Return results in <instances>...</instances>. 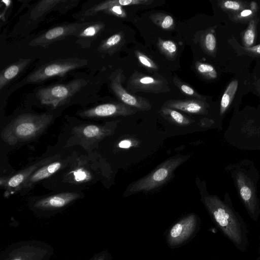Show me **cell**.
Segmentation results:
<instances>
[{"label": "cell", "instance_id": "1", "mask_svg": "<svg viewBox=\"0 0 260 260\" xmlns=\"http://www.w3.org/2000/svg\"><path fill=\"white\" fill-rule=\"evenodd\" d=\"M203 203L213 221L223 235L241 252L247 249L248 230L240 213L233 207L231 200L225 193L224 200L215 194H207Z\"/></svg>", "mask_w": 260, "mask_h": 260}, {"label": "cell", "instance_id": "2", "mask_svg": "<svg viewBox=\"0 0 260 260\" xmlns=\"http://www.w3.org/2000/svg\"><path fill=\"white\" fill-rule=\"evenodd\" d=\"M225 170L230 174L239 199L250 218L257 221L260 214L257 194L259 176L254 165L249 160H243L227 166Z\"/></svg>", "mask_w": 260, "mask_h": 260}, {"label": "cell", "instance_id": "3", "mask_svg": "<svg viewBox=\"0 0 260 260\" xmlns=\"http://www.w3.org/2000/svg\"><path fill=\"white\" fill-rule=\"evenodd\" d=\"M52 118V115L46 114L20 115L3 129L1 138L11 145L33 140L43 132Z\"/></svg>", "mask_w": 260, "mask_h": 260}, {"label": "cell", "instance_id": "4", "mask_svg": "<svg viewBox=\"0 0 260 260\" xmlns=\"http://www.w3.org/2000/svg\"><path fill=\"white\" fill-rule=\"evenodd\" d=\"M188 157L177 155L166 160L149 174L134 182L129 187L128 193L149 191L160 187L169 180L174 171Z\"/></svg>", "mask_w": 260, "mask_h": 260}, {"label": "cell", "instance_id": "5", "mask_svg": "<svg viewBox=\"0 0 260 260\" xmlns=\"http://www.w3.org/2000/svg\"><path fill=\"white\" fill-rule=\"evenodd\" d=\"M87 83L83 79H76L66 83L41 88L36 95L42 104L56 108L66 104Z\"/></svg>", "mask_w": 260, "mask_h": 260}, {"label": "cell", "instance_id": "6", "mask_svg": "<svg viewBox=\"0 0 260 260\" xmlns=\"http://www.w3.org/2000/svg\"><path fill=\"white\" fill-rule=\"evenodd\" d=\"M87 60L77 57L52 60L31 72L26 78L27 83H41L56 76H63L68 72L83 67Z\"/></svg>", "mask_w": 260, "mask_h": 260}, {"label": "cell", "instance_id": "7", "mask_svg": "<svg viewBox=\"0 0 260 260\" xmlns=\"http://www.w3.org/2000/svg\"><path fill=\"white\" fill-rule=\"evenodd\" d=\"M200 226V219L195 213L184 216L166 231L167 245L171 248H176L186 244L194 238Z\"/></svg>", "mask_w": 260, "mask_h": 260}, {"label": "cell", "instance_id": "8", "mask_svg": "<svg viewBox=\"0 0 260 260\" xmlns=\"http://www.w3.org/2000/svg\"><path fill=\"white\" fill-rule=\"evenodd\" d=\"M118 121L108 122L104 125L84 124L74 127V136L85 148L89 149L98 142L111 135Z\"/></svg>", "mask_w": 260, "mask_h": 260}, {"label": "cell", "instance_id": "9", "mask_svg": "<svg viewBox=\"0 0 260 260\" xmlns=\"http://www.w3.org/2000/svg\"><path fill=\"white\" fill-rule=\"evenodd\" d=\"M90 24V22L69 23L57 25L38 36L28 44L31 46L47 47L53 43L62 40L68 36H76L81 30Z\"/></svg>", "mask_w": 260, "mask_h": 260}, {"label": "cell", "instance_id": "10", "mask_svg": "<svg viewBox=\"0 0 260 260\" xmlns=\"http://www.w3.org/2000/svg\"><path fill=\"white\" fill-rule=\"evenodd\" d=\"M122 73L121 69H118L110 77V86L113 92L121 103L138 110H149L151 108V105L148 100L131 94L123 87Z\"/></svg>", "mask_w": 260, "mask_h": 260}, {"label": "cell", "instance_id": "11", "mask_svg": "<svg viewBox=\"0 0 260 260\" xmlns=\"http://www.w3.org/2000/svg\"><path fill=\"white\" fill-rule=\"evenodd\" d=\"M127 88L132 91H143L154 93L169 91L167 81L162 78L148 76L136 72L130 77Z\"/></svg>", "mask_w": 260, "mask_h": 260}, {"label": "cell", "instance_id": "12", "mask_svg": "<svg viewBox=\"0 0 260 260\" xmlns=\"http://www.w3.org/2000/svg\"><path fill=\"white\" fill-rule=\"evenodd\" d=\"M139 110L122 103H106L86 109L80 113L82 117L99 118L127 116L133 115Z\"/></svg>", "mask_w": 260, "mask_h": 260}, {"label": "cell", "instance_id": "13", "mask_svg": "<svg viewBox=\"0 0 260 260\" xmlns=\"http://www.w3.org/2000/svg\"><path fill=\"white\" fill-rule=\"evenodd\" d=\"M51 158L42 159L29 167L20 171L16 174L8 177L1 178V185L7 190H16L20 187L30 176L41 167L50 163Z\"/></svg>", "mask_w": 260, "mask_h": 260}, {"label": "cell", "instance_id": "14", "mask_svg": "<svg viewBox=\"0 0 260 260\" xmlns=\"http://www.w3.org/2000/svg\"><path fill=\"white\" fill-rule=\"evenodd\" d=\"M163 106L198 115L207 114L209 108V105L205 101L198 99L169 100L164 103Z\"/></svg>", "mask_w": 260, "mask_h": 260}, {"label": "cell", "instance_id": "15", "mask_svg": "<svg viewBox=\"0 0 260 260\" xmlns=\"http://www.w3.org/2000/svg\"><path fill=\"white\" fill-rule=\"evenodd\" d=\"M79 195L75 192H63L48 196L38 200L35 207L43 210H52L63 207L77 199Z\"/></svg>", "mask_w": 260, "mask_h": 260}, {"label": "cell", "instance_id": "16", "mask_svg": "<svg viewBox=\"0 0 260 260\" xmlns=\"http://www.w3.org/2000/svg\"><path fill=\"white\" fill-rule=\"evenodd\" d=\"M62 166V163L61 161H54L41 167L34 172L15 191L21 189H31L35 184L50 177L58 171Z\"/></svg>", "mask_w": 260, "mask_h": 260}, {"label": "cell", "instance_id": "17", "mask_svg": "<svg viewBox=\"0 0 260 260\" xmlns=\"http://www.w3.org/2000/svg\"><path fill=\"white\" fill-rule=\"evenodd\" d=\"M66 0H44L39 2L30 13V18L33 20H37L51 10L62 8L69 10L72 8L74 2Z\"/></svg>", "mask_w": 260, "mask_h": 260}, {"label": "cell", "instance_id": "18", "mask_svg": "<svg viewBox=\"0 0 260 260\" xmlns=\"http://www.w3.org/2000/svg\"><path fill=\"white\" fill-rule=\"evenodd\" d=\"M31 61V58H21L3 70L0 74V89L16 78Z\"/></svg>", "mask_w": 260, "mask_h": 260}, {"label": "cell", "instance_id": "19", "mask_svg": "<svg viewBox=\"0 0 260 260\" xmlns=\"http://www.w3.org/2000/svg\"><path fill=\"white\" fill-rule=\"evenodd\" d=\"M45 251L34 247H23L16 250L8 260H41Z\"/></svg>", "mask_w": 260, "mask_h": 260}, {"label": "cell", "instance_id": "20", "mask_svg": "<svg viewBox=\"0 0 260 260\" xmlns=\"http://www.w3.org/2000/svg\"><path fill=\"white\" fill-rule=\"evenodd\" d=\"M238 87V81L232 80L226 86L221 99L219 114L222 116L230 108Z\"/></svg>", "mask_w": 260, "mask_h": 260}, {"label": "cell", "instance_id": "21", "mask_svg": "<svg viewBox=\"0 0 260 260\" xmlns=\"http://www.w3.org/2000/svg\"><path fill=\"white\" fill-rule=\"evenodd\" d=\"M160 112L164 117L178 125L186 126L194 121L174 109L162 106Z\"/></svg>", "mask_w": 260, "mask_h": 260}, {"label": "cell", "instance_id": "22", "mask_svg": "<svg viewBox=\"0 0 260 260\" xmlns=\"http://www.w3.org/2000/svg\"><path fill=\"white\" fill-rule=\"evenodd\" d=\"M258 22V18H254L248 22L246 28L241 32V40L243 47L248 48L254 46L256 40Z\"/></svg>", "mask_w": 260, "mask_h": 260}, {"label": "cell", "instance_id": "23", "mask_svg": "<svg viewBox=\"0 0 260 260\" xmlns=\"http://www.w3.org/2000/svg\"><path fill=\"white\" fill-rule=\"evenodd\" d=\"M228 42L238 56L248 55L252 57H260V44L246 48L240 45L233 36L228 40Z\"/></svg>", "mask_w": 260, "mask_h": 260}, {"label": "cell", "instance_id": "24", "mask_svg": "<svg viewBox=\"0 0 260 260\" xmlns=\"http://www.w3.org/2000/svg\"><path fill=\"white\" fill-rule=\"evenodd\" d=\"M123 39V34L119 32L103 41L98 48L101 53L112 54L117 49Z\"/></svg>", "mask_w": 260, "mask_h": 260}, {"label": "cell", "instance_id": "25", "mask_svg": "<svg viewBox=\"0 0 260 260\" xmlns=\"http://www.w3.org/2000/svg\"><path fill=\"white\" fill-rule=\"evenodd\" d=\"M249 3L237 0H220L217 2V5L222 11L228 14L237 13L249 7Z\"/></svg>", "mask_w": 260, "mask_h": 260}, {"label": "cell", "instance_id": "26", "mask_svg": "<svg viewBox=\"0 0 260 260\" xmlns=\"http://www.w3.org/2000/svg\"><path fill=\"white\" fill-rule=\"evenodd\" d=\"M202 46L208 54L213 57L216 56L217 43L214 28H211L205 32L202 38Z\"/></svg>", "mask_w": 260, "mask_h": 260}, {"label": "cell", "instance_id": "27", "mask_svg": "<svg viewBox=\"0 0 260 260\" xmlns=\"http://www.w3.org/2000/svg\"><path fill=\"white\" fill-rule=\"evenodd\" d=\"M104 27V23L101 22L90 23L81 30L76 37L83 39H93L103 30Z\"/></svg>", "mask_w": 260, "mask_h": 260}, {"label": "cell", "instance_id": "28", "mask_svg": "<svg viewBox=\"0 0 260 260\" xmlns=\"http://www.w3.org/2000/svg\"><path fill=\"white\" fill-rule=\"evenodd\" d=\"M257 12L249 7L237 13L228 14V16L230 20L233 22L246 23L257 17Z\"/></svg>", "mask_w": 260, "mask_h": 260}, {"label": "cell", "instance_id": "29", "mask_svg": "<svg viewBox=\"0 0 260 260\" xmlns=\"http://www.w3.org/2000/svg\"><path fill=\"white\" fill-rule=\"evenodd\" d=\"M150 18L155 24L164 29H172L174 26L173 18L166 14H153L150 15Z\"/></svg>", "mask_w": 260, "mask_h": 260}, {"label": "cell", "instance_id": "30", "mask_svg": "<svg viewBox=\"0 0 260 260\" xmlns=\"http://www.w3.org/2000/svg\"><path fill=\"white\" fill-rule=\"evenodd\" d=\"M196 69L199 74L207 79L214 80L217 77L216 69L210 64L197 62Z\"/></svg>", "mask_w": 260, "mask_h": 260}, {"label": "cell", "instance_id": "31", "mask_svg": "<svg viewBox=\"0 0 260 260\" xmlns=\"http://www.w3.org/2000/svg\"><path fill=\"white\" fill-rule=\"evenodd\" d=\"M158 46L160 50L169 58L172 59L175 57L177 51V47L173 41L163 40L159 38Z\"/></svg>", "mask_w": 260, "mask_h": 260}, {"label": "cell", "instance_id": "32", "mask_svg": "<svg viewBox=\"0 0 260 260\" xmlns=\"http://www.w3.org/2000/svg\"><path fill=\"white\" fill-rule=\"evenodd\" d=\"M174 83L184 94L193 97L195 99L205 101L206 98L196 92L188 84L182 82L177 77L173 79Z\"/></svg>", "mask_w": 260, "mask_h": 260}, {"label": "cell", "instance_id": "33", "mask_svg": "<svg viewBox=\"0 0 260 260\" xmlns=\"http://www.w3.org/2000/svg\"><path fill=\"white\" fill-rule=\"evenodd\" d=\"M135 54L139 62L143 66L152 70L158 69L157 64L148 56L138 50L135 51Z\"/></svg>", "mask_w": 260, "mask_h": 260}, {"label": "cell", "instance_id": "34", "mask_svg": "<svg viewBox=\"0 0 260 260\" xmlns=\"http://www.w3.org/2000/svg\"><path fill=\"white\" fill-rule=\"evenodd\" d=\"M103 12L120 18H125L127 16L125 10L120 6H112L104 10Z\"/></svg>", "mask_w": 260, "mask_h": 260}, {"label": "cell", "instance_id": "35", "mask_svg": "<svg viewBox=\"0 0 260 260\" xmlns=\"http://www.w3.org/2000/svg\"><path fill=\"white\" fill-rule=\"evenodd\" d=\"M133 143L129 140H123L118 143V147L121 148H128L132 146Z\"/></svg>", "mask_w": 260, "mask_h": 260}, {"label": "cell", "instance_id": "36", "mask_svg": "<svg viewBox=\"0 0 260 260\" xmlns=\"http://www.w3.org/2000/svg\"><path fill=\"white\" fill-rule=\"evenodd\" d=\"M2 2H3L5 4V5L6 6V9H5V10H4L3 11V13L2 14H1V18L3 20H5V18H4V17H5V13H6V12L7 11V9L10 6L11 3H12V1H10V0H8V1H2Z\"/></svg>", "mask_w": 260, "mask_h": 260}, {"label": "cell", "instance_id": "37", "mask_svg": "<svg viewBox=\"0 0 260 260\" xmlns=\"http://www.w3.org/2000/svg\"><path fill=\"white\" fill-rule=\"evenodd\" d=\"M256 90L260 95V78L255 82Z\"/></svg>", "mask_w": 260, "mask_h": 260}, {"label": "cell", "instance_id": "38", "mask_svg": "<svg viewBox=\"0 0 260 260\" xmlns=\"http://www.w3.org/2000/svg\"><path fill=\"white\" fill-rule=\"evenodd\" d=\"M106 255L103 253L96 256L93 260H106Z\"/></svg>", "mask_w": 260, "mask_h": 260}, {"label": "cell", "instance_id": "39", "mask_svg": "<svg viewBox=\"0 0 260 260\" xmlns=\"http://www.w3.org/2000/svg\"><path fill=\"white\" fill-rule=\"evenodd\" d=\"M258 251L260 253V230H259V243H258Z\"/></svg>", "mask_w": 260, "mask_h": 260}, {"label": "cell", "instance_id": "40", "mask_svg": "<svg viewBox=\"0 0 260 260\" xmlns=\"http://www.w3.org/2000/svg\"><path fill=\"white\" fill-rule=\"evenodd\" d=\"M256 260H260V255H259V256L257 257V258L256 259Z\"/></svg>", "mask_w": 260, "mask_h": 260}]
</instances>
